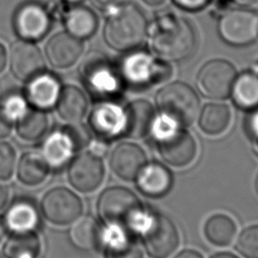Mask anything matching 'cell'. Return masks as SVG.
<instances>
[{
    "label": "cell",
    "mask_w": 258,
    "mask_h": 258,
    "mask_svg": "<svg viewBox=\"0 0 258 258\" xmlns=\"http://www.w3.org/2000/svg\"><path fill=\"white\" fill-rule=\"evenodd\" d=\"M91 134L85 125L69 123L51 130L43 139L39 152L50 169H60L73 158L74 154L87 146Z\"/></svg>",
    "instance_id": "4"
},
{
    "label": "cell",
    "mask_w": 258,
    "mask_h": 258,
    "mask_svg": "<svg viewBox=\"0 0 258 258\" xmlns=\"http://www.w3.org/2000/svg\"><path fill=\"white\" fill-rule=\"evenodd\" d=\"M40 211L48 222L66 226L73 224L81 217L83 203L73 190L56 186L44 194L40 202Z\"/></svg>",
    "instance_id": "11"
},
{
    "label": "cell",
    "mask_w": 258,
    "mask_h": 258,
    "mask_svg": "<svg viewBox=\"0 0 258 258\" xmlns=\"http://www.w3.org/2000/svg\"><path fill=\"white\" fill-rule=\"evenodd\" d=\"M16 152L11 144L0 141V179H9L15 169Z\"/></svg>",
    "instance_id": "35"
},
{
    "label": "cell",
    "mask_w": 258,
    "mask_h": 258,
    "mask_svg": "<svg viewBox=\"0 0 258 258\" xmlns=\"http://www.w3.org/2000/svg\"><path fill=\"white\" fill-rule=\"evenodd\" d=\"M236 249L246 258H258V225L250 226L240 234Z\"/></svg>",
    "instance_id": "34"
},
{
    "label": "cell",
    "mask_w": 258,
    "mask_h": 258,
    "mask_svg": "<svg viewBox=\"0 0 258 258\" xmlns=\"http://www.w3.org/2000/svg\"><path fill=\"white\" fill-rule=\"evenodd\" d=\"M109 163L117 176L125 180H132L146 164V155L140 146L123 142L112 150Z\"/></svg>",
    "instance_id": "18"
},
{
    "label": "cell",
    "mask_w": 258,
    "mask_h": 258,
    "mask_svg": "<svg viewBox=\"0 0 258 258\" xmlns=\"http://www.w3.org/2000/svg\"><path fill=\"white\" fill-rule=\"evenodd\" d=\"M142 239L148 255L152 258H167L177 248L178 232L170 219L154 214L147 218Z\"/></svg>",
    "instance_id": "10"
},
{
    "label": "cell",
    "mask_w": 258,
    "mask_h": 258,
    "mask_svg": "<svg viewBox=\"0 0 258 258\" xmlns=\"http://www.w3.org/2000/svg\"><path fill=\"white\" fill-rule=\"evenodd\" d=\"M172 181L171 172L158 162L145 164L136 176L137 188L150 198L166 195L172 186Z\"/></svg>",
    "instance_id": "21"
},
{
    "label": "cell",
    "mask_w": 258,
    "mask_h": 258,
    "mask_svg": "<svg viewBox=\"0 0 258 258\" xmlns=\"http://www.w3.org/2000/svg\"><path fill=\"white\" fill-rule=\"evenodd\" d=\"M13 122L10 121L7 116L0 109V139L7 137L12 130Z\"/></svg>",
    "instance_id": "38"
},
{
    "label": "cell",
    "mask_w": 258,
    "mask_h": 258,
    "mask_svg": "<svg viewBox=\"0 0 258 258\" xmlns=\"http://www.w3.org/2000/svg\"><path fill=\"white\" fill-rule=\"evenodd\" d=\"M217 30L230 45H248L258 39V12L242 6L227 9L218 18Z\"/></svg>",
    "instance_id": "8"
},
{
    "label": "cell",
    "mask_w": 258,
    "mask_h": 258,
    "mask_svg": "<svg viewBox=\"0 0 258 258\" xmlns=\"http://www.w3.org/2000/svg\"><path fill=\"white\" fill-rule=\"evenodd\" d=\"M174 258H204V257L195 250H183L180 253H178Z\"/></svg>",
    "instance_id": "41"
},
{
    "label": "cell",
    "mask_w": 258,
    "mask_h": 258,
    "mask_svg": "<svg viewBox=\"0 0 258 258\" xmlns=\"http://www.w3.org/2000/svg\"><path fill=\"white\" fill-rule=\"evenodd\" d=\"M61 88L58 79L44 71L27 81L24 95L31 107L46 111L55 106Z\"/></svg>",
    "instance_id": "17"
},
{
    "label": "cell",
    "mask_w": 258,
    "mask_h": 258,
    "mask_svg": "<svg viewBox=\"0 0 258 258\" xmlns=\"http://www.w3.org/2000/svg\"><path fill=\"white\" fill-rule=\"evenodd\" d=\"M254 70H255L254 73H256V74L258 75V59L256 60V62H255V64H254Z\"/></svg>",
    "instance_id": "48"
},
{
    "label": "cell",
    "mask_w": 258,
    "mask_h": 258,
    "mask_svg": "<svg viewBox=\"0 0 258 258\" xmlns=\"http://www.w3.org/2000/svg\"><path fill=\"white\" fill-rule=\"evenodd\" d=\"M48 117L43 110L29 107L27 111L16 120V132L26 141H36L44 136L48 129Z\"/></svg>",
    "instance_id": "29"
},
{
    "label": "cell",
    "mask_w": 258,
    "mask_h": 258,
    "mask_svg": "<svg viewBox=\"0 0 258 258\" xmlns=\"http://www.w3.org/2000/svg\"><path fill=\"white\" fill-rule=\"evenodd\" d=\"M80 72L87 90L101 101L117 96L124 85L118 64L99 50H92L85 56Z\"/></svg>",
    "instance_id": "3"
},
{
    "label": "cell",
    "mask_w": 258,
    "mask_h": 258,
    "mask_svg": "<svg viewBox=\"0 0 258 258\" xmlns=\"http://www.w3.org/2000/svg\"><path fill=\"white\" fill-rule=\"evenodd\" d=\"M153 120L154 110L148 101H133L123 111L121 134L130 138H142L148 134Z\"/></svg>",
    "instance_id": "20"
},
{
    "label": "cell",
    "mask_w": 258,
    "mask_h": 258,
    "mask_svg": "<svg viewBox=\"0 0 258 258\" xmlns=\"http://www.w3.org/2000/svg\"><path fill=\"white\" fill-rule=\"evenodd\" d=\"M99 216L115 227L132 226L142 214L139 199L123 186L108 187L99 196L97 202Z\"/></svg>",
    "instance_id": "7"
},
{
    "label": "cell",
    "mask_w": 258,
    "mask_h": 258,
    "mask_svg": "<svg viewBox=\"0 0 258 258\" xmlns=\"http://www.w3.org/2000/svg\"><path fill=\"white\" fill-rule=\"evenodd\" d=\"M105 258H143L137 243L131 239L117 238L109 241L104 251Z\"/></svg>",
    "instance_id": "32"
},
{
    "label": "cell",
    "mask_w": 258,
    "mask_h": 258,
    "mask_svg": "<svg viewBox=\"0 0 258 258\" xmlns=\"http://www.w3.org/2000/svg\"><path fill=\"white\" fill-rule=\"evenodd\" d=\"M255 187H256V191H257V194H258V175H257V177H256V181H255Z\"/></svg>",
    "instance_id": "49"
},
{
    "label": "cell",
    "mask_w": 258,
    "mask_h": 258,
    "mask_svg": "<svg viewBox=\"0 0 258 258\" xmlns=\"http://www.w3.org/2000/svg\"><path fill=\"white\" fill-rule=\"evenodd\" d=\"M63 1H67V2L73 3V4H77V3H79V2H81V1H83V0H63Z\"/></svg>",
    "instance_id": "47"
},
{
    "label": "cell",
    "mask_w": 258,
    "mask_h": 258,
    "mask_svg": "<svg viewBox=\"0 0 258 258\" xmlns=\"http://www.w3.org/2000/svg\"><path fill=\"white\" fill-rule=\"evenodd\" d=\"M41 241L36 232L11 234L3 246L7 258H40Z\"/></svg>",
    "instance_id": "28"
},
{
    "label": "cell",
    "mask_w": 258,
    "mask_h": 258,
    "mask_svg": "<svg viewBox=\"0 0 258 258\" xmlns=\"http://www.w3.org/2000/svg\"><path fill=\"white\" fill-rule=\"evenodd\" d=\"M91 3L104 14L110 12L116 7L124 4L128 0H90Z\"/></svg>",
    "instance_id": "37"
},
{
    "label": "cell",
    "mask_w": 258,
    "mask_h": 258,
    "mask_svg": "<svg viewBox=\"0 0 258 258\" xmlns=\"http://www.w3.org/2000/svg\"><path fill=\"white\" fill-rule=\"evenodd\" d=\"M64 26L67 32L83 40L97 31L98 17L91 8L75 5L64 15Z\"/></svg>",
    "instance_id": "26"
},
{
    "label": "cell",
    "mask_w": 258,
    "mask_h": 258,
    "mask_svg": "<svg viewBox=\"0 0 258 258\" xmlns=\"http://www.w3.org/2000/svg\"><path fill=\"white\" fill-rule=\"evenodd\" d=\"M254 118L257 121L252 122L251 126V137H252V144H253V149L255 151V154L258 155V114L254 116Z\"/></svg>",
    "instance_id": "39"
},
{
    "label": "cell",
    "mask_w": 258,
    "mask_h": 258,
    "mask_svg": "<svg viewBox=\"0 0 258 258\" xmlns=\"http://www.w3.org/2000/svg\"><path fill=\"white\" fill-rule=\"evenodd\" d=\"M145 39L151 52L168 62L181 61L192 55L198 41L191 23L171 11L159 13L147 25Z\"/></svg>",
    "instance_id": "1"
},
{
    "label": "cell",
    "mask_w": 258,
    "mask_h": 258,
    "mask_svg": "<svg viewBox=\"0 0 258 258\" xmlns=\"http://www.w3.org/2000/svg\"><path fill=\"white\" fill-rule=\"evenodd\" d=\"M7 63V52L3 44L0 43V73L5 69Z\"/></svg>",
    "instance_id": "42"
},
{
    "label": "cell",
    "mask_w": 258,
    "mask_h": 258,
    "mask_svg": "<svg viewBox=\"0 0 258 258\" xmlns=\"http://www.w3.org/2000/svg\"><path fill=\"white\" fill-rule=\"evenodd\" d=\"M118 64L122 80L133 87H148L167 80L172 74L168 61L144 50L127 51Z\"/></svg>",
    "instance_id": "5"
},
{
    "label": "cell",
    "mask_w": 258,
    "mask_h": 258,
    "mask_svg": "<svg viewBox=\"0 0 258 258\" xmlns=\"http://www.w3.org/2000/svg\"><path fill=\"white\" fill-rule=\"evenodd\" d=\"M147 25L141 9L127 1L106 13L103 36L111 48L130 51L136 49L146 38Z\"/></svg>",
    "instance_id": "2"
},
{
    "label": "cell",
    "mask_w": 258,
    "mask_h": 258,
    "mask_svg": "<svg viewBox=\"0 0 258 258\" xmlns=\"http://www.w3.org/2000/svg\"><path fill=\"white\" fill-rule=\"evenodd\" d=\"M157 143L162 158L173 166L182 167L189 164L197 154L194 137L186 130L180 128L161 130Z\"/></svg>",
    "instance_id": "12"
},
{
    "label": "cell",
    "mask_w": 258,
    "mask_h": 258,
    "mask_svg": "<svg viewBox=\"0 0 258 258\" xmlns=\"http://www.w3.org/2000/svg\"><path fill=\"white\" fill-rule=\"evenodd\" d=\"M234 104L243 110H253L258 107V75L245 71L237 75L231 93Z\"/></svg>",
    "instance_id": "25"
},
{
    "label": "cell",
    "mask_w": 258,
    "mask_h": 258,
    "mask_svg": "<svg viewBox=\"0 0 258 258\" xmlns=\"http://www.w3.org/2000/svg\"><path fill=\"white\" fill-rule=\"evenodd\" d=\"M58 116L68 123H79L88 110V101L85 94L76 86L61 88L55 104Z\"/></svg>",
    "instance_id": "23"
},
{
    "label": "cell",
    "mask_w": 258,
    "mask_h": 258,
    "mask_svg": "<svg viewBox=\"0 0 258 258\" xmlns=\"http://www.w3.org/2000/svg\"><path fill=\"white\" fill-rule=\"evenodd\" d=\"M50 168L39 151H28L20 157L16 174L20 182L28 186H35L42 183Z\"/></svg>",
    "instance_id": "24"
},
{
    "label": "cell",
    "mask_w": 258,
    "mask_h": 258,
    "mask_svg": "<svg viewBox=\"0 0 258 258\" xmlns=\"http://www.w3.org/2000/svg\"><path fill=\"white\" fill-rule=\"evenodd\" d=\"M9 191L8 188L0 183V210H2L8 203Z\"/></svg>",
    "instance_id": "40"
},
{
    "label": "cell",
    "mask_w": 258,
    "mask_h": 258,
    "mask_svg": "<svg viewBox=\"0 0 258 258\" xmlns=\"http://www.w3.org/2000/svg\"><path fill=\"white\" fill-rule=\"evenodd\" d=\"M179 8L186 11H200L207 7L212 0H172Z\"/></svg>",
    "instance_id": "36"
},
{
    "label": "cell",
    "mask_w": 258,
    "mask_h": 258,
    "mask_svg": "<svg viewBox=\"0 0 258 258\" xmlns=\"http://www.w3.org/2000/svg\"><path fill=\"white\" fill-rule=\"evenodd\" d=\"M237 76L234 66L222 58L208 60L197 75V88L200 93L210 99H225L231 93L233 82Z\"/></svg>",
    "instance_id": "9"
},
{
    "label": "cell",
    "mask_w": 258,
    "mask_h": 258,
    "mask_svg": "<svg viewBox=\"0 0 258 258\" xmlns=\"http://www.w3.org/2000/svg\"><path fill=\"white\" fill-rule=\"evenodd\" d=\"M212 258H238L237 256L231 254V253H227V252H222V253H218L215 254Z\"/></svg>",
    "instance_id": "45"
},
{
    "label": "cell",
    "mask_w": 258,
    "mask_h": 258,
    "mask_svg": "<svg viewBox=\"0 0 258 258\" xmlns=\"http://www.w3.org/2000/svg\"><path fill=\"white\" fill-rule=\"evenodd\" d=\"M72 242L85 250L97 248L103 240V229L92 216L78 218L70 230Z\"/></svg>",
    "instance_id": "27"
},
{
    "label": "cell",
    "mask_w": 258,
    "mask_h": 258,
    "mask_svg": "<svg viewBox=\"0 0 258 258\" xmlns=\"http://www.w3.org/2000/svg\"><path fill=\"white\" fill-rule=\"evenodd\" d=\"M155 103L164 117L181 126L190 125L200 108L197 93L182 82H173L162 87L156 94Z\"/></svg>",
    "instance_id": "6"
},
{
    "label": "cell",
    "mask_w": 258,
    "mask_h": 258,
    "mask_svg": "<svg viewBox=\"0 0 258 258\" xmlns=\"http://www.w3.org/2000/svg\"><path fill=\"white\" fill-rule=\"evenodd\" d=\"M5 234H6V229H5L2 217H0V242L3 240Z\"/></svg>",
    "instance_id": "46"
},
{
    "label": "cell",
    "mask_w": 258,
    "mask_h": 258,
    "mask_svg": "<svg viewBox=\"0 0 258 258\" xmlns=\"http://www.w3.org/2000/svg\"><path fill=\"white\" fill-rule=\"evenodd\" d=\"M226 1V0H225ZM233 1L235 4L239 5V6H242V7H248V6H251L253 4H255L258 0H231Z\"/></svg>",
    "instance_id": "43"
},
{
    "label": "cell",
    "mask_w": 258,
    "mask_h": 258,
    "mask_svg": "<svg viewBox=\"0 0 258 258\" xmlns=\"http://www.w3.org/2000/svg\"><path fill=\"white\" fill-rule=\"evenodd\" d=\"M0 258H7V257H6L5 255H1V254H0Z\"/></svg>",
    "instance_id": "50"
},
{
    "label": "cell",
    "mask_w": 258,
    "mask_h": 258,
    "mask_svg": "<svg viewBox=\"0 0 258 258\" xmlns=\"http://www.w3.org/2000/svg\"><path fill=\"white\" fill-rule=\"evenodd\" d=\"M5 229L11 234L36 232L40 225V211L33 200L17 198L2 217Z\"/></svg>",
    "instance_id": "16"
},
{
    "label": "cell",
    "mask_w": 258,
    "mask_h": 258,
    "mask_svg": "<svg viewBox=\"0 0 258 258\" xmlns=\"http://www.w3.org/2000/svg\"><path fill=\"white\" fill-rule=\"evenodd\" d=\"M13 26L17 35L27 41L41 39L50 27V17L46 9L38 3L21 5L15 12Z\"/></svg>",
    "instance_id": "14"
},
{
    "label": "cell",
    "mask_w": 258,
    "mask_h": 258,
    "mask_svg": "<svg viewBox=\"0 0 258 258\" xmlns=\"http://www.w3.org/2000/svg\"><path fill=\"white\" fill-rule=\"evenodd\" d=\"M236 230L234 221L222 214L212 216L205 225L207 239L217 246L229 245L236 235Z\"/></svg>",
    "instance_id": "31"
},
{
    "label": "cell",
    "mask_w": 258,
    "mask_h": 258,
    "mask_svg": "<svg viewBox=\"0 0 258 258\" xmlns=\"http://www.w3.org/2000/svg\"><path fill=\"white\" fill-rule=\"evenodd\" d=\"M105 175L101 158L93 152L78 154L70 163L68 178L72 186L81 192H92L102 183Z\"/></svg>",
    "instance_id": "13"
},
{
    "label": "cell",
    "mask_w": 258,
    "mask_h": 258,
    "mask_svg": "<svg viewBox=\"0 0 258 258\" xmlns=\"http://www.w3.org/2000/svg\"><path fill=\"white\" fill-rule=\"evenodd\" d=\"M28 108L25 95L18 91L7 92L0 99V109L12 122L19 119Z\"/></svg>",
    "instance_id": "33"
},
{
    "label": "cell",
    "mask_w": 258,
    "mask_h": 258,
    "mask_svg": "<svg viewBox=\"0 0 258 258\" xmlns=\"http://www.w3.org/2000/svg\"><path fill=\"white\" fill-rule=\"evenodd\" d=\"M89 125L98 136L113 137L122 131L123 111L114 103L102 101L93 109Z\"/></svg>",
    "instance_id": "22"
},
{
    "label": "cell",
    "mask_w": 258,
    "mask_h": 258,
    "mask_svg": "<svg viewBox=\"0 0 258 258\" xmlns=\"http://www.w3.org/2000/svg\"><path fill=\"white\" fill-rule=\"evenodd\" d=\"M166 0H142L143 3H145L148 6L151 7H156V6H160L162 5Z\"/></svg>",
    "instance_id": "44"
},
{
    "label": "cell",
    "mask_w": 258,
    "mask_h": 258,
    "mask_svg": "<svg viewBox=\"0 0 258 258\" xmlns=\"http://www.w3.org/2000/svg\"><path fill=\"white\" fill-rule=\"evenodd\" d=\"M230 108L222 103H208L202 109L199 125L209 135H218L224 132L230 124Z\"/></svg>",
    "instance_id": "30"
},
{
    "label": "cell",
    "mask_w": 258,
    "mask_h": 258,
    "mask_svg": "<svg viewBox=\"0 0 258 258\" xmlns=\"http://www.w3.org/2000/svg\"><path fill=\"white\" fill-rule=\"evenodd\" d=\"M10 70L13 76L27 82L45 71V62L39 48L31 41L18 40L10 47Z\"/></svg>",
    "instance_id": "15"
},
{
    "label": "cell",
    "mask_w": 258,
    "mask_h": 258,
    "mask_svg": "<svg viewBox=\"0 0 258 258\" xmlns=\"http://www.w3.org/2000/svg\"><path fill=\"white\" fill-rule=\"evenodd\" d=\"M84 50L81 39L69 32H58L51 36L45 44V55L55 69H67L73 66Z\"/></svg>",
    "instance_id": "19"
}]
</instances>
